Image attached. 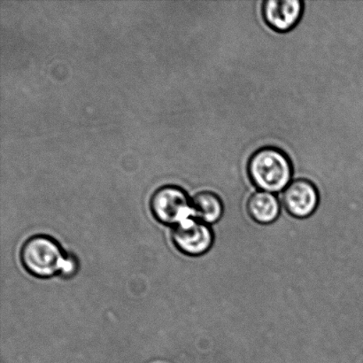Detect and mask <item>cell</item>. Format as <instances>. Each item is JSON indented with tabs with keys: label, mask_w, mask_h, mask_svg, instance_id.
<instances>
[{
	"label": "cell",
	"mask_w": 363,
	"mask_h": 363,
	"mask_svg": "<svg viewBox=\"0 0 363 363\" xmlns=\"http://www.w3.org/2000/svg\"><path fill=\"white\" fill-rule=\"evenodd\" d=\"M280 202L290 216L298 219L308 218L318 208L319 191L311 181L294 180L283 191Z\"/></svg>",
	"instance_id": "5"
},
{
	"label": "cell",
	"mask_w": 363,
	"mask_h": 363,
	"mask_svg": "<svg viewBox=\"0 0 363 363\" xmlns=\"http://www.w3.org/2000/svg\"><path fill=\"white\" fill-rule=\"evenodd\" d=\"M152 215L159 223L177 226L184 220L194 217L191 199L183 188L166 185L152 194L150 201Z\"/></svg>",
	"instance_id": "3"
},
{
	"label": "cell",
	"mask_w": 363,
	"mask_h": 363,
	"mask_svg": "<svg viewBox=\"0 0 363 363\" xmlns=\"http://www.w3.org/2000/svg\"><path fill=\"white\" fill-rule=\"evenodd\" d=\"M78 272V262L74 256L67 255L65 265L60 275L64 277H72Z\"/></svg>",
	"instance_id": "9"
},
{
	"label": "cell",
	"mask_w": 363,
	"mask_h": 363,
	"mask_svg": "<svg viewBox=\"0 0 363 363\" xmlns=\"http://www.w3.org/2000/svg\"><path fill=\"white\" fill-rule=\"evenodd\" d=\"M248 175L259 190L277 194L291 183L293 167L290 159L280 149L265 147L259 149L249 160Z\"/></svg>",
	"instance_id": "1"
},
{
	"label": "cell",
	"mask_w": 363,
	"mask_h": 363,
	"mask_svg": "<svg viewBox=\"0 0 363 363\" xmlns=\"http://www.w3.org/2000/svg\"><path fill=\"white\" fill-rule=\"evenodd\" d=\"M172 240L182 255L199 258L211 250L215 233L211 225L191 217L173 228Z\"/></svg>",
	"instance_id": "4"
},
{
	"label": "cell",
	"mask_w": 363,
	"mask_h": 363,
	"mask_svg": "<svg viewBox=\"0 0 363 363\" xmlns=\"http://www.w3.org/2000/svg\"><path fill=\"white\" fill-rule=\"evenodd\" d=\"M67 255L59 242L48 235H34L21 245V265L30 275L48 279L62 274Z\"/></svg>",
	"instance_id": "2"
},
{
	"label": "cell",
	"mask_w": 363,
	"mask_h": 363,
	"mask_svg": "<svg viewBox=\"0 0 363 363\" xmlns=\"http://www.w3.org/2000/svg\"><path fill=\"white\" fill-rule=\"evenodd\" d=\"M303 12L301 0H266L263 2L262 16L273 30L286 32L296 26Z\"/></svg>",
	"instance_id": "6"
},
{
	"label": "cell",
	"mask_w": 363,
	"mask_h": 363,
	"mask_svg": "<svg viewBox=\"0 0 363 363\" xmlns=\"http://www.w3.org/2000/svg\"><path fill=\"white\" fill-rule=\"evenodd\" d=\"M247 211L255 223L266 225L275 223L279 218L282 205L275 194L259 191L247 199Z\"/></svg>",
	"instance_id": "7"
},
{
	"label": "cell",
	"mask_w": 363,
	"mask_h": 363,
	"mask_svg": "<svg viewBox=\"0 0 363 363\" xmlns=\"http://www.w3.org/2000/svg\"><path fill=\"white\" fill-rule=\"evenodd\" d=\"M192 215L201 222L213 225L223 218L224 203L216 192L202 191L191 199Z\"/></svg>",
	"instance_id": "8"
}]
</instances>
